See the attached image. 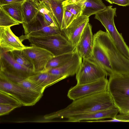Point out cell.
<instances>
[{"label":"cell","mask_w":129,"mask_h":129,"mask_svg":"<svg viewBox=\"0 0 129 129\" xmlns=\"http://www.w3.org/2000/svg\"><path fill=\"white\" fill-rule=\"evenodd\" d=\"M85 0H66L62 2L65 9L75 15L76 18L82 15L83 4Z\"/></svg>","instance_id":"d4e9b609"},{"label":"cell","mask_w":129,"mask_h":129,"mask_svg":"<svg viewBox=\"0 0 129 129\" xmlns=\"http://www.w3.org/2000/svg\"><path fill=\"white\" fill-rule=\"evenodd\" d=\"M25 0H0V7L7 4L23 2Z\"/></svg>","instance_id":"e575fe53"},{"label":"cell","mask_w":129,"mask_h":129,"mask_svg":"<svg viewBox=\"0 0 129 129\" xmlns=\"http://www.w3.org/2000/svg\"><path fill=\"white\" fill-rule=\"evenodd\" d=\"M107 73L94 62L88 59H83L76 74L77 84L91 83L106 78Z\"/></svg>","instance_id":"52a82bcc"},{"label":"cell","mask_w":129,"mask_h":129,"mask_svg":"<svg viewBox=\"0 0 129 129\" xmlns=\"http://www.w3.org/2000/svg\"><path fill=\"white\" fill-rule=\"evenodd\" d=\"M61 1H62V2H63L64 1H65L66 0H61Z\"/></svg>","instance_id":"74e56055"},{"label":"cell","mask_w":129,"mask_h":129,"mask_svg":"<svg viewBox=\"0 0 129 129\" xmlns=\"http://www.w3.org/2000/svg\"><path fill=\"white\" fill-rule=\"evenodd\" d=\"M89 20V17L82 15L76 18L67 27L61 30L62 34L75 47Z\"/></svg>","instance_id":"4fadbf2b"},{"label":"cell","mask_w":129,"mask_h":129,"mask_svg":"<svg viewBox=\"0 0 129 129\" xmlns=\"http://www.w3.org/2000/svg\"><path fill=\"white\" fill-rule=\"evenodd\" d=\"M108 80L106 78L94 82L76 84L69 90L67 96L71 100L76 99L107 91Z\"/></svg>","instance_id":"ba28073f"},{"label":"cell","mask_w":129,"mask_h":129,"mask_svg":"<svg viewBox=\"0 0 129 129\" xmlns=\"http://www.w3.org/2000/svg\"><path fill=\"white\" fill-rule=\"evenodd\" d=\"M113 3L123 7L129 6V0H113Z\"/></svg>","instance_id":"836d02e7"},{"label":"cell","mask_w":129,"mask_h":129,"mask_svg":"<svg viewBox=\"0 0 129 129\" xmlns=\"http://www.w3.org/2000/svg\"><path fill=\"white\" fill-rule=\"evenodd\" d=\"M0 71L27 78L35 73L17 63L9 52H0Z\"/></svg>","instance_id":"8fae6325"},{"label":"cell","mask_w":129,"mask_h":129,"mask_svg":"<svg viewBox=\"0 0 129 129\" xmlns=\"http://www.w3.org/2000/svg\"><path fill=\"white\" fill-rule=\"evenodd\" d=\"M27 47L23 44L19 38L14 34L10 27H0V52L23 50Z\"/></svg>","instance_id":"7c38bea8"},{"label":"cell","mask_w":129,"mask_h":129,"mask_svg":"<svg viewBox=\"0 0 129 129\" xmlns=\"http://www.w3.org/2000/svg\"><path fill=\"white\" fill-rule=\"evenodd\" d=\"M116 107L121 114L129 113V98L113 99Z\"/></svg>","instance_id":"f1b7e54d"},{"label":"cell","mask_w":129,"mask_h":129,"mask_svg":"<svg viewBox=\"0 0 129 129\" xmlns=\"http://www.w3.org/2000/svg\"><path fill=\"white\" fill-rule=\"evenodd\" d=\"M39 12L43 16L46 21L50 26L59 28L46 1H44L39 0Z\"/></svg>","instance_id":"cb8c5ba5"},{"label":"cell","mask_w":129,"mask_h":129,"mask_svg":"<svg viewBox=\"0 0 129 129\" xmlns=\"http://www.w3.org/2000/svg\"><path fill=\"white\" fill-rule=\"evenodd\" d=\"M27 78L34 84L45 89L66 78L45 71L35 73Z\"/></svg>","instance_id":"ac0fdd59"},{"label":"cell","mask_w":129,"mask_h":129,"mask_svg":"<svg viewBox=\"0 0 129 129\" xmlns=\"http://www.w3.org/2000/svg\"><path fill=\"white\" fill-rule=\"evenodd\" d=\"M116 10V8H112V6H107L104 10L95 14L94 18L101 23L120 51L129 59V48L114 23Z\"/></svg>","instance_id":"277c9868"},{"label":"cell","mask_w":129,"mask_h":129,"mask_svg":"<svg viewBox=\"0 0 129 129\" xmlns=\"http://www.w3.org/2000/svg\"><path fill=\"white\" fill-rule=\"evenodd\" d=\"M0 104H8L17 106L18 107L22 106L17 100L11 95L0 91Z\"/></svg>","instance_id":"f546056e"},{"label":"cell","mask_w":129,"mask_h":129,"mask_svg":"<svg viewBox=\"0 0 129 129\" xmlns=\"http://www.w3.org/2000/svg\"><path fill=\"white\" fill-rule=\"evenodd\" d=\"M76 18V16L71 12L64 9V18L66 28Z\"/></svg>","instance_id":"1f68e13d"},{"label":"cell","mask_w":129,"mask_h":129,"mask_svg":"<svg viewBox=\"0 0 129 129\" xmlns=\"http://www.w3.org/2000/svg\"><path fill=\"white\" fill-rule=\"evenodd\" d=\"M116 118L118 119L121 120L122 122H129V113H120L117 115Z\"/></svg>","instance_id":"d6a6232c"},{"label":"cell","mask_w":129,"mask_h":129,"mask_svg":"<svg viewBox=\"0 0 129 129\" xmlns=\"http://www.w3.org/2000/svg\"><path fill=\"white\" fill-rule=\"evenodd\" d=\"M119 112V109L116 107L95 111L68 118L67 120L63 121L80 122L84 120H98L105 118H115Z\"/></svg>","instance_id":"e0dca14e"},{"label":"cell","mask_w":129,"mask_h":129,"mask_svg":"<svg viewBox=\"0 0 129 129\" xmlns=\"http://www.w3.org/2000/svg\"><path fill=\"white\" fill-rule=\"evenodd\" d=\"M9 52L17 63L33 70L32 65L23 54L22 50H15Z\"/></svg>","instance_id":"4316f807"},{"label":"cell","mask_w":129,"mask_h":129,"mask_svg":"<svg viewBox=\"0 0 129 129\" xmlns=\"http://www.w3.org/2000/svg\"><path fill=\"white\" fill-rule=\"evenodd\" d=\"M75 50L73 52L63 54L54 56L47 63L44 71L52 68L59 67L69 60L73 56Z\"/></svg>","instance_id":"484cf974"},{"label":"cell","mask_w":129,"mask_h":129,"mask_svg":"<svg viewBox=\"0 0 129 129\" xmlns=\"http://www.w3.org/2000/svg\"><path fill=\"white\" fill-rule=\"evenodd\" d=\"M23 2L7 4L0 7L20 24H22L24 22L22 8Z\"/></svg>","instance_id":"603a6c76"},{"label":"cell","mask_w":129,"mask_h":129,"mask_svg":"<svg viewBox=\"0 0 129 129\" xmlns=\"http://www.w3.org/2000/svg\"><path fill=\"white\" fill-rule=\"evenodd\" d=\"M107 91L113 99L129 98V74L110 76Z\"/></svg>","instance_id":"30bf717a"},{"label":"cell","mask_w":129,"mask_h":129,"mask_svg":"<svg viewBox=\"0 0 129 129\" xmlns=\"http://www.w3.org/2000/svg\"><path fill=\"white\" fill-rule=\"evenodd\" d=\"M88 59L95 63L103 69L109 76L113 75V70L105 52L94 38L92 54Z\"/></svg>","instance_id":"2e32d148"},{"label":"cell","mask_w":129,"mask_h":129,"mask_svg":"<svg viewBox=\"0 0 129 129\" xmlns=\"http://www.w3.org/2000/svg\"><path fill=\"white\" fill-rule=\"evenodd\" d=\"M39 4L38 0H25L22 3L24 23L29 22L36 16L39 12Z\"/></svg>","instance_id":"ffe728a7"},{"label":"cell","mask_w":129,"mask_h":129,"mask_svg":"<svg viewBox=\"0 0 129 129\" xmlns=\"http://www.w3.org/2000/svg\"><path fill=\"white\" fill-rule=\"evenodd\" d=\"M18 108L16 106L11 105L0 104V116L8 114L16 108Z\"/></svg>","instance_id":"4dcf8cb0"},{"label":"cell","mask_w":129,"mask_h":129,"mask_svg":"<svg viewBox=\"0 0 129 129\" xmlns=\"http://www.w3.org/2000/svg\"><path fill=\"white\" fill-rule=\"evenodd\" d=\"M40 0V1H47V0Z\"/></svg>","instance_id":"8d00e7d4"},{"label":"cell","mask_w":129,"mask_h":129,"mask_svg":"<svg viewBox=\"0 0 129 129\" xmlns=\"http://www.w3.org/2000/svg\"><path fill=\"white\" fill-rule=\"evenodd\" d=\"M59 27L61 30L66 28L64 18V9L61 0H47Z\"/></svg>","instance_id":"44dd1931"},{"label":"cell","mask_w":129,"mask_h":129,"mask_svg":"<svg viewBox=\"0 0 129 129\" xmlns=\"http://www.w3.org/2000/svg\"><path fill=\"white\" fill-rule=\"evenodd\" d=\"M82 59L75 49L73 56L67 62L59 67L49 69L45 72L67 78L76 74L82 63Z\"/></svg>","instance_id":"5bb4252c"},{"label":"cell","mask_w":129,"mask_h":129,"mask_svg":"<svg viewBox=\"0 0 129 129\" xmlns=\"http://www.w3.org/2000/svg\"><path fill=\"white\" fill-rule=\"evenodd\" d=\"M0 74L14 83L40 93H43L45 89L34 84L27 78L18 76L2 71H0Z\"/></svg>","instance_id":"d6986e66"},{"label":"cell","mask_w":129,"mask_h":129,"mask_svg":"<svg viewBox=\"0 0 129 129\" xmlns=\"http://www.w3.org/2000/svg\"><path fill=\"white\" fill-rule=\"evenodd\" d=\"M22 51L32 65L35 73L44 71L48 61L54 56L47 50L34 46H27Z\"/></svg>","instance_id":"9c48e42d"},{"label":"cell","mask_w":129,"mask_h":129,"mask_svg":"<svg viewBox=\"0 0 129 129\" xmlns=\"http://www.w3.org/2000/svg\"><path fill=\"white\" fill-rule=\"evenodd\" d=\"M20 23L0 7V27H10Z\"/></svg>","instance_id":"83f0119b"},{"label":"cell","mask_w":129,"mask_h":129,"mask_svg":"<svg viewBox=\"0 0 129 129\" xmlns=\"http://www.w3.org/2000/svg\"><path fill=\"white\" fill-rule=\"evenodd\" d=\"M106 7L101 0H85L82 15L89 17L104 10Z\"/></svg>","instance_id":"7402d4cb"},{"label":"cell","mask_w":129,"mask_h":129,"mask_svg":"<svg viewBox=\"0 0 129 129\" xmlns=\"http://www.w3.org/2000/svg\"><path fill=\"white\" fill-rule=\"evenodd\" d=\"M103 49L112 67L114 75L129 74V59L120 51L107 31L100 30L93 35Z\"/></svg>","instance_id":"7a4b0ae2"},{"label":"cell","mask_w":129,"mask_h":129,"mask_svg":"<svg viewBox=\"0 0 129 129\" xmlns=\"http://www.w3.org/2000/svg\"><path fill=\"white\" fill-rule=\"evenodd\" d=\"M28 39L31 46L43 48L55 56L74 51V46L62 34L38 37H30Z\"/></svg>","instance_id":"3957f363"},{"label":"cell","mask_w":129,"mask_h":129,"mask_svg":"<svg viewBox=\"0 0 129 129\" xmlns=\"http://www.w3.org/2000/svg\"><path fill=\"white\" fill-rule=\"evenodd\" d=\"M25 35L19 37L21 41L30 37H38L62 34L59 28L50 26L39 12L36 16L28 23L22 24Z\"/></svg>","instance_id":"8992f818"},{"label":"cell","mask_w":129,"mask_h":129,"mask_svg":"<svg viewBox=\"0 0 129 129\" xmlns=\"http://www.w3.org/2000/svg\"><path fill=\"white\" fill-rule=\"evenodd\" d=\"M93 42L92 26L88 22L84 29L75 49L83 59H88L90 57Z\"/></svg>","instance_id":"9a60e30c"},{"label":"cell","mask_w":129,"mask_h":129,"mask_svg":"<svg viewBox=\"0 0 129 129\" xmlns=\"http://www.w3.org/2000/svg\"><path fill=\"white\" fill-rule=\"evenodd\" d=\"M0 91L17 100L24 106L35 105L41 98L43 93L27 89L14 83L0 74Z\"/></svg>","instance_id":"5b68a950"},{"label":"cell","mask_w":129,"mask_h":129,"mask_svg":"<svg viewBox=\"0 0 129 129\" xmlns=\"http://www.w3.org/2000/svg\"><path fill=\"white\" fill-rule=\"evenodd\" d=\"M116 107L107 91L84 97L73 101L65 108L45 115V119H67L75 116L89 113Z\"/></svg>","instance_id":"6da1fadb"},{"label":"cell","mask_w":129,"mask_h":129,"mask_svg":"<svg viewBox=\"0 0 129 129\" xmlns=\"http://www.w3.org/2000/svg\"><path fill=\"white\" fill-rule=\"evenodd\" d=\"M108 2L110 4H113V0H105Z\"/></svg>","instance_id":"d590c367"}]
</instances>
